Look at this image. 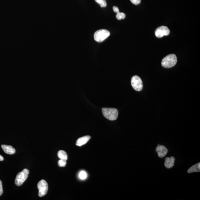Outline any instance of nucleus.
<instances>
[{"label":"nucleus","instance_id":"1","mask_svg":"<svg viewBox=\"0 0 200 200\" xmlns=\"http://www.w3.org/2000/svg\"><path fill=\"white\" fill-rule=\"evenodd\" d=\"M177 62V56L175 54L167 55L162 59V65L164 68H169L175 66Z\"/></svg>","mask_w":200,"mask_h":200},{"label":"nucleus","instance_id":"2","mask_svg":"<svg viewBox=\"0 0 200 200\" xmlns=\"http://www.w3.org/2000/svg\"><path fill=\"white\" fill-rule=\"evenodd\" d=\"M102 112L105 117L109 120H115L118 118V111L116 109L103 108Z\"/></svg>","mask_w":200,"mask_h":200},{"label":"nucleus","instance_id":"3","mask_svg":"<svg viewBox=\"0 0 200 200\" xmlns=\"http://www.w3.org/2000/svg\"><path fill=\"white\" fill-rule=\"evenodd\" d=\"M110 32L106 29H100L96 31L94 35L95 41L98 42H101L110 36Z\"/></svg>","mask_w":200,"mask_h":200},{"label":"nucleus","instance_id":"4","mask_svg":"<svg viewBox=\"0 0 200 200\" xmlns=\"http://www.w3.org/2000/svg\"><path fill=\"white\" fill-rule=\"evenodd\" d=\"M29 171L27 169H25L22 171L17 174L15 180V183L17 186L22 185L28 177Z\"/></svg>","mask_w":200,"mask_h":200},{"label":"nucleus","instance_id":"5","mask_svg":"<svg viewBox=\"0 0 200 200\" xmlns=\"http://www.w3.org/2000/svg\"><path fill=\"white\" fill-rule=\"evenodd\" d=\"M131 83L133 88L137 91H140L143 89V83L141 79L139 76H133L131 79Z\"/></svg>","mask_w":200,"mask_h":200},{"label":"nucleus","instance_id":"6","mask_svg":"<svg viewBox=\"0 0 200 200\" xmlns=\"http://www.w3.org/2000/svg\"><path fill=\"white\" fill-rule=\"evenodd\" d=\"M37 188L39 189V197H42L46 194L48 191V184L45 180H41L37 184Z\"/></svg>","mask_w":200,"mask_h":200},{"label":"nucleus","instance_id":"7","mask_svg":"<svg viewBox=\"0 0 200 200\" xmlns=\"http://www.w3.org/2000/svg\"><path fill=\"white\" fill-rule=\"evenodd\" d=\"M169 29L166 26H161L158 27L155 32L156 36L159 38H161L165 36H168L169 35Z\"/></svg>","mask_w":200,"mask_h":200},{"label":"nucleus","instance_id":"8","mask_svg":"<svg viewBox=\"0 0 200 200\" xmlns=\"http://www.w3.org/2000/svg\"><path fill=\"white\" fill-rule=\"evenodd\" d=\"M156 151L159 158H163L165 157L167 154L168 150L165 146L159 144L156 147Z\"/></svg>","mask_w":200,"mask_h":200},{"label":"nucleus","instance_id":"9","mask_svg":"<svg viewBox=\"0 0 200 200\" xmlns=\"http://www.w3.org/2000/svg\"><path fill=\"white\" fill-rule=\"evenodd\" d=\"M165 162L164 165L168 169L172 168L175 164V158L173 156L170 157H166L165 159Z\"/></svg>","mask_w":200,"mask_h":200},{"label":"nucleus","instance_id":"10","mask_svg":"<svg viewBox=\"0 0 200 200\" xmlns=\"http://www.w3.org/2000/svg\"><path fill=\"white\" fill-rule=\"evenodd\" d=\"M1 147L4 152L6 154H13L15 153L16 150L15 148L11 146L3 144L1 146Z\"/></svg>","mask_w":200,"mask_h":200},{"label":"nucleus","instance_id":"11","mask_svg":"<svg viewBox=\"0 0 200 200\" xmlns=\"http://www.w3.org/2000/svg\"><path fill=\"white\" fill-rule=\"evenodd\" d=\"M91 137L90 136H86L80 138L77 140L76 145L81 146L87 143L89 140H90Z\"/></svg>","mask_w":200,"mask_h":200},{"label":"nucleus","instance_id":"12","mask_svg":"<svg viewBox=\"0 0 200 200\" xmlns=\"http://www.w3.org/2000/svg\"><path fill=\"white\" fill-rule=\"evenodd\" d=\"M113 9L114 11L115 12L117 13L116 15L117 19L120 20L125 18L126 15L124 13L120 12L119 9L118 7L114 6V7H113Z\"/></svg>","mask_w":200,"mask_h":200},{"label":"nucleus","instance_id":"13","mask_svg":"<svg viewBox=\"0 0 200 200\" xmlns=\"http://www.w3.org/2000/svg\"><path fill=\"white\" fill-rule=\"evenodd\" d=\"M200 171V163L195 164L190 168L188 171V173H191L193 172H199Z\"/></svg>","mask_w":200,"mask_h":200},{"label":"nucleus","instance_id":"14","mask_svg":"<svg viewBox=\"0 0 200 200\" xmlns=\"http://www.w3.org/2000/svg\"><path fill=\"white\" fill-rule=\"evenodd\" d=\"M57 156L60 159L67 160L68 159V155L66 152L63 150H59L57 153Z\"/></svg>","mask_w":200,"mask_h":200},{"label":"nucleus","instance_id":"15","mask_svg":"<svg viewBox=\"0 0 200 200\" xmlns=\"http://www.w3.org/2000/svg\"><path fill=\"white\" fill-rule=\"evenodd\" d=\"M95 1L100 5L101 7H106L107 6V3L106 0H95Z\"/></svg>","mask_w":200,"mask_h":200},{"label":"nucleus","instance_id":"16","mask_svg":"<svg viewBox=\"0 0 200 200\" xmlns=\"http://www.w3.org/2000/svg\"><path fill=\"white\" fill-rule=\"evenodd\" d=\"M87 177L86 172L84 171H81L79 174V177L82 180L86 179Z\"/></svg>","mask_w":200,"mask_h":200},{"label":"nucleus","instance_id":"17","mask_svg":"<svg viewBox=\"0 0 200 200\" xmlns=\"http://www.w3.org/2000/svg\"><path fill=\"white\" fill-rule=\"evenodd\" d=\"M58 164L60 167H65L66 164V160L60 159L58 161Z\"/></svg>","mask_w":200,"mask_h":200},{"label":"nucleus","instance_id":"18","mask_svg":"<svg viewBox=\"0 0 200 200\" xmlns=\"http://www.w3.org/2000/svg\"><path fill=\"white\" fill-rule=\"evenodd\" d=\"M130 2L134 4L137 5L141 2V0H130Z\"/></svg>","mask_w":200,"mask_h":200},{"label":"nucleus","instance_id":"19","mask_svg":"<svg viewBox=\"0 0 200 200\" xmlns=\"http://www.w3.org/2000/svg\"><path fill=\"white\" fill-rule=\"evenodd\" d=\"M3 188H2V181L1 180H0V196H1L3 193Z\"/></svg>","mask_w":200,"mask_h":200},{"label":"nucleus","instance_id":"20","mask_svg":"<svg viewBox=\"0 0 200 200\" xmlns=\"http://www.w3.org/2000/svg\"><path fill=\"white\" fill-rule=\"evenodd\" d=\"M4 159V158L2 156L0 155V161H3Z\"/></svg>","mask_w":200,"mask_h":200}]
</instances>
